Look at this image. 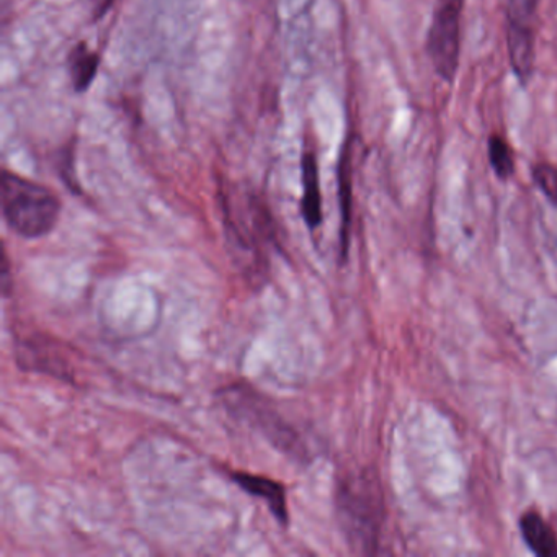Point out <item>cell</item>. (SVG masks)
<instances>
[{"mask_svg":"<svg viewBox=\"0 0 557 557\" xmlns=\"http://www.w3.org/2000/svg\"><path fill=\"white\" fill-rule=\"evenodd\" d=\"M0 207L9 230L28 240L53 233L63 211L53 190L11 171L0 178Z\"/></svg>","mask_w":557,"mask_h":557,"instance_id":"obj_1","label":"cell"},{"mask_svg":"<svg viewBox=\"0 0 557 557\" xmlns=\"http://www.w3.org/2000/svg\"><path fill=\"white\" fill-rule=\"evenodd\" d=\"M224 223L234 252L253 272L260 273L265 250L275 247L276 233L272 214L252 194H223Z\"/></svg>","mask_w":557,"mask_h":557,"instance_id":"obj_2","label":"cell"},{"mask_svg":"<svg viewBox=\"0 0 557 557\" xmlns=\"http://www.w3.org/2000/svg\"><path fill=\"white\" fill-rule=\"evenodd\" d=\"M337 508L348 541L363 553H374L383 524V494L368 471L345 475L338 482Z\"/></svg>","mask_w":557,"mask_h":557,"instance_id":"obj_3","label":"cell"},{"mask_svg":"<svg viewBox=\"0 0 557 557\" xmlns=\"http://www.w3.org/2000/svg\"><path fill=\"white\" fill-rule=\"evenodd\" d=\"M465 0H436L426 35V53L433 70L445 83L453 84L461 57V22Z\"/></svg>","mask_w":557,"mask_h":557,"instance_id":"obj_4","label":"cell"},{"mask_svg":"<svg viewBox=\"0 0 557 557\" xmlns=\"http://www.w3.org/2000/svg\"><path fill=\"white\" fill-rule=\"evenodd\" d=\"M231 394L233 397L230 400L234 407H237L240 416L250 420L276 449L299 461L308 459V448L298 430L293 429L269 403L262 400L259 394L252 393L247 387H234Z\"/></svg>","mask_w":557,"mask_h":557,"instance_id":"obj_5","label":"cell"},{"mask_svg":"<svg viewBox=\"0 0 557 557\" xmlns=\"http://www.w3.org/2000/svg\"><path fill=\"white\" fill-rule=\"evenodd\" d=\"M541 0H508L507 48L515 76L521 84L533 77L536 63L537 11Z\"/></svg>","mask_w":557,"mask_h":557,"instance_id":"obj_6","label":"cell"},{"mask_svg":"<svg viewBox=\"0 0 557 557\" xmlns=\"http://www.w3.org/2000/svg\"><path fill=\"white\" fill-rule=\"evenodd\" d=\"M15 360L24 371L50 374L73 383L74 370L63 345L48 335L34 334L15 344Z\"/></svg>","mask_w":557,"mask_h":557,"instance_id":"obj_7","label":"cell"},{"mask_svg":"<svg viewBox=\"0 0 557 557\" xmlns=\"http://www.w3.org/2000/svg\"><path fill=\"white\" fill-rule=\"evenodd\" d=\"M230 475L233 482H236L247 494L263 498L276 521L282 527H288V504H286V491L283 484L263 475L250 474V472L233 471Z\"/></svg>","mask_w":557,"mask_h":557,"instance_id":"obj_8","label":"cell"},{"mask_svg":"<svg viewBox=\"0 0 557 557\" xmlns=\"http://www.w3.org/2000/svg\"><path fill=\"white\" fill-rule=\"evenodd\" d=\"M301 213L306 226L314 233L322 224V195L318 158L314 151H305L301 159Z\"/></svg>","mask_w":557,"mask_h":557,"instance_id":"obj_9","label":"cell"},{"mask_svg":"<svg viewBox=\"0 0 557 557\" xmlns=\"http://www.w3.org/2000/svg\"><path fill=\"white\" fill-rule=\"evenodd\" d=\"M520 531L527 546L540 557H557V534L536 511L521 515Z\"/></svg>","mask_w":557,"mask_h":557,"instance_id":"obj_10","label":"cell"},{"mask_svg":"<svg viewBox=\"0 0 557 557\" xmlns=\"http://www.w3.org/2000/svg\"><path fill=\"white\" fill-rule=\"evenodd\" d=\"M100 70V54L79 41L67 57V73L76 94H86L92 87Z\"/></svg>","mask_w":557,"mask_h":557,"instance_id":"obj_11","label":"cell"},{"mask_svg":"<svg viewBox=\"0 0 557 557\" xmlns=\"http://www.w3.org/2000/svg\"><path fill=\"white\" fill-rule=\"evenodd\" d=\"M348 156L342 158L338 169V185H341V210H342V257L348 256V240H350V213H351V181L350 161Z\"/></svg>","mask_w":557,"mask_h":557,"instance_id":"obj_12","label":"cell"},{"mask_svg":"<svg viewBox=\"0 0 557 557\" xmlns=\"http://www.w3.org/2000/svg\"><path fill=\"white\" fill-rule=\"evenodd\" d=\"M488 162L500 181H508L515 174V159L510 145L502 136L492 135L487 141Z\"/></svg>","mask_w":557,"mask_h":557,"instance_id":"obj_13","label":"cell"},{"mask_svg":"<svg viewBox=\"0 0 557 557\" xmlns=\"http://www.w3.org/2000/svg\"><path fill=\"white\" fill-rule=\"evenodd\" d=\"M533 181L544 197L557 207V169L546 162H540L533 168Z\"/></svg>","mask_w":557,"mask_h":557,"instance_id":"obj_14","label":"cell"},{"mask_svg":"<svg viewBox=\"0 0 557 557\" xmlns=\"http://www.w3.org/2000/svg\"><path fill=\"white\" fill-rule=\"evenodd\" d=\"M83 2L89 14L92 15L94 21H99L103 15H107V12L115 4V0H83Z\"/></svg>","mask_w":557,"mask_h":557,"instance_id":"obj_15","label":"cell"}]
</instances>
